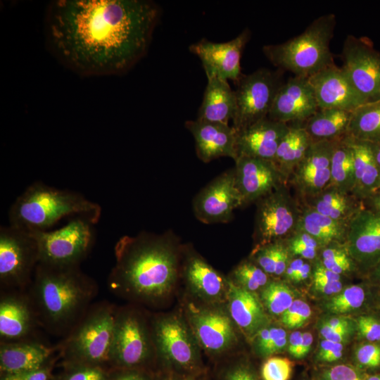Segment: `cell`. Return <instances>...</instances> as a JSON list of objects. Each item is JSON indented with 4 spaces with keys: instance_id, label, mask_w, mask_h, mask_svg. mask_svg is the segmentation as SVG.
I'll use <instances>...</instances> for the list:
<instances>
[{
    "instance_id": "6da1fadb",
    "label": "cell",
    "mask_w": 380,
    "mask_h": 380,
    "mask_svg": "<svg viewBox=\"0 0 380 380\" xmlns=\"http://www.w3.org/2000/svg\"><path fill=\"white\" fill-rule=\"evenodd\" d=\"M159 15L158 5L146 0H57L46 10V36L76 72L119 75L144 56Z\"/></svg>"
},
{
    "instance_id": "7a4b0ae2",
    "label": "cell",
    "mask_w": 380,
    "mask_h": 380,
    "mask_svg": "<svg viewBox=\"0 0 380 380\" xmlns=\"http://www.w3.org/2000/svg\"><path fill=\"white\" fill-rule=\"evenodd\" d=\"M114 254L108 286L116 295L151 303L172 290L178 270L172 234L123 236L115 243Z\"/></svg>"
},
{
    "instance_id": "3957f363",
    "label": "cell",
    "mask_w": 380,
    "mask_h": 380,
    "mask_svg": "<svg viewBox=\"0 0 380 380\" xmlns=\"http://www.w3.org/2000/svg\"><path fill=\"white\" fill-rule=\"evenodd\" d=\"M26 291L39 326L64 338L91 306L99 286L80 266L58 267L39 263Z\"/></svg>"
},
{
    "instance_id": "277c9868",
    "label": "cell",
    "mask_w": 380,
    "mask_h": 380,
    "mask_svg": "<svg viewBox=\"0 0 380 380\" xmlns=\"http://www.w3.org/2000/svg\"><path fill=\"white\" fill-rule=\"evenodd\" d=\"M101 206L77 191L36 182L17 197L8 213L9 224L34 232L47 231L67 216H82L96 223Z\"/></svg>"
},
{
    "instance_id": "5b68a950",
    "label": "cell",
    "mask_w": 380,
    "mask_h": 380,
    "mask_svg": "<svg viewBox=\"0 0 380 380\" xmlns=\"http://www.w3.org/2000/svg\"><path fill=\"white\" fill-rule=\"evenodd\" d=\"M336 25L334 13L322 15L301 34L281 44L265 45L262 51L279 70L310 77L334 63L330 42Z\"/></svg>"
},
{
    "instance_id": "8992f818",
    "label": "cell",
    "mask_w": 380,
    "mask_h": 380,
    "mask_svg": "<svg viewBox=\"0 0 380 380\" xmlns=\"http://www.w3.org/2000/svg\"><path fill=\"white\" fill-rule=\"evenodd\" d=\"M117 308L106 300L92 303L58 345L69 366L109 363Z\"/></svg>"
},
{
    "instance_id": "52a82bcc",
    "label": "cell",
    "mask_w": 380,
    "mask_h": 380,
    "mask_svg": "<svg viewBox=\"0 0 380 380\" xmlns=\"http://www.w3.org/2000/svg\"><path fill=\"white\" fill-rule=\"evenodd\" d=\"M94 224L88 217L77 216L58 229L31 232L38 245L39 263L58 267L80 266L93 247Z\"/></svg>"
},
{
    "instance_id": "ba28073f",
    "label": "cell",
    "mask_w": 380,
    "mask_h": 380,
    "mask_svg": "<svg viewBox=\"0 0 380 380\" xmlns=\"http://www.w3.org/2000/svg\"><path fill=\"white\" fill-rule=\"evenodd\" d=\"M33 234L8 224L0 227V286L2 291H26L39 264Z\"/></svg>"
},
{
    "instance_id": "9c48e42d",
    "label": "cell",
    "mask_w": 380,
    "mask_h": 380,
    "mask_svg": "<svg viewBox=\"0 0 380 380\" xmlns=\"http://www.w3.org/2000/svg\"><path fill=\"white\" fill-rule=\"evenodd\" d=\"M281 70L265 68L243 75L234 91L236 112L232 127L243 129L268 117L278 91L284 83Z\"/></svg>"
},
{
    "instance_id": "30bf717a",
    "label": "cell",
    "mask_w": 380,
    "mask_h": 380,
    "mask_svg": "<svg viewBox=\"0 0 380 380\" xmlns=\"http://www.w3.org/2000/svg\"><path fill=\"white\" fill-rule=\"evenodd\" d=\"M154 348L144 318L133 308H117L109 363L132 369L144 365Z\"/></svg>"
},
{
    "instance_id": "8fae6325",
    "label": "cell",
    "mask_w": 380,
    "mask_h": 380,
    "mask_svg": "<svg viewBox=\"0 0 380 380\" xmlns=\"http://www.w3.org/2000/svg\"><path fill=\"white\" fill-rule=\"evenodd\" d=\"M289 184H283L255 202V246L285 239L296 229L300 203L293 196Z\"/></svg>"
},
{
    "instance_id": "7c38bea8",
    "label": "cell",
    "mask_w": 380,
    "mask_h": 380,
    "mask_svg": "<svg viewBox=\"0 0 380 380\" xmlns=\"http://www.w3.org/2000/svg\"><path fill=\"white\" fill-rule=\"evenodd\" d=\"M151 334L154 348L167 365L188 373L200 369L197 341L180 317L166 315L154 319Z\"/></svg>"
},
{
    "instance_id": "4fadbf2b",
    "label": "cell",
    "mask_w": 380,
    "mask_h": 380,
    "mask_svg": "<svg viewBox=\"0 0 380 380\" xmlns=\"http://www.w3.org/2000/svg\"><path fill=\"white\" fill-rule=\"evenodd\" d=\"M342 70L367 102L380 99V51L367 37L348 34L342 49Z\"/></svg>"
},
{
    "instance_id": "5bb4252c",
    "label": "cell",
    "mask_w": 380,
    "mask_h": 380,
    "mask_svg": "<svg viewBox=\"0 0 380 380\" xmlns=\"http://www.w3.org/2000/svg\"><path fill=\"white\" fill-rule=\"evenodd\" d=\"M242 206L234 168L214 179L200 191L193 201L196 217L205 224L228 222L233 217L234 210Z\"/></svg>"
},
{
    "instance_id": "9a60e30c",
    "label": "cell",
    "mask_w": 380,
    "mask_h": 380,
    "mask_svg": "<svg viewBox=\"0 0 380 380\" xmlns=\"http://www.w3.org/2000/svg\"><path fill=\"white\" fill-rule=\"evenodd\" d=\"M250 36L251 32L246 28L230 41L218 43L203 39L191 44L189 50L200 58L207 79L238 82L243 77L241 54Z\"/></svg>"
},
{
    "instance_id": "2e32d148",
    "label": "cell",
    "mask_w": 380,
    "mask_h": 380,
    "mask_svg": "<svg viewBox=\"0 0 380 380\" xmlns=\"http://www.w3.org/2000/svg\"><path fill=\"white\" fill-rule=\"evenodd\" d=\"M335 140L312 141L293 172L289 185L293 188L300 202L317 195L329 185Z\"/></svg>"
},
{
    "instance_id": "e0dca14e",
    "label": "cell",
    "mask_w": 380,
    "mask_h": 380,
    "mask_svg": "<svg viewBox=\"0 0 380 380\" xmlns=\"http://www.w3.org/2000/svg\"><path fill=\"white\" fill-rule=\"evenodd\" d=\"M346 246L367 273L380 259V212L364 206L349 221Z\"/></svg>"
},
{
    "instance_id": "ac0fdd59",
    "label": "cell",
    "mask_w": 380,
    "mask_h": 380,
    "mask_svg": "<svg viewBox=\"0 0 380 380\" xmlns=\"http://www.w3.org/2000/svg\"><path fill=\"white\" fill-rule=\"evenodd\" d=\"M319 108L308 77H290L278 91L268 118L289 125H303Z\"/></svg>"
},
{
    "instance_id": "d6986e66",
    "label": "cell",
    "mask_w": 380,
    "mask_h": 380,
    "mask_svg": "<svg viewBox=\"0 0 380 380\" xmlns=\"http://www.w3.org/2000/svg\"><path fill=\"white\" fill-rule=\"evenodd\" d=\"M234 161L236 185L243 206L289 184L272 160L241 156Z\"/></svg>"
},
{
    "instance_id": "ffe728a7",
    "label": "cell",
    "mask_w": 380,
    "mask_h": 380,
    "mask_svg": "<svg viewBox=\"0 0 380 380\" xmlns=\"http://www.w3.org/2000/svg\"><path fill=\"white\" fill-rule=\"evenodd\" d=\"M188 317L197 343L208 352H224L236 342L234 322L224 312L190 305Z\"/></svg>"
},
{
    "instance_id": "44dd1931",
    "label": "cell",
    "mask_w": 380,
    "mask_h": 380,
    "mask_svg": "<svg viewBox=\"0 0 380 380\" xmlns=\"http://www.w3.org/2000/svg\"><path fill=\"white\" fill-rule=\"evenodd\" d=\"M308 78L319 109L338 108L353 111L367 102L354 88L341 67L335 63Z\"/></svg>"
},
{
    "instance_id": "7402d4cb",
    "label": "cell",
    "mask_w": 380,
    "mask_h": 380,
    "mask_svg": "<svg viewBox=\"0 0 380 380\" xmlns=\"http://www.w3.org/2000/svg\"><path fill=\"white\" fill-rule=\"evenodd\" d=\"M37 327L39 324L26 291H1V342L31 338Z\"/></svg>"
},
{
    "instance_id": "603a6c76",
    "label": "cell",
    "mask_w": 380,
    "mask_h": 380,
    "mask_svg": "<svg viewBox=\"0 0 380 380\" xmlns=\"http://www.w3.org/2000/svg\"><path fill=\"white\" fill-rule=\"evenodd\" d=\"M186 128L195 141L198 157L208 163L220 157L237 158L236 130L229 124L188 120Z\"/></svg>"
},
{
    "instance_id": "cb8c5ba5",
    "label": "cell",
    "mask_w": 380,
    "mask_h": 380,
    "mask_svg": "<svg viewBox=\"0 0 380 380\" xmlns=\"http://www.w3.org/2000/svg\"><path fill=\"white\" fill-rule=\"evenodd\" d=\"M289 127L267 117L236 131L237 158L244 156L272 161Z\"/></svg>"
},
{
    "instance_id": "d4e9b609",
    "label": "cell",
    "mask_w": 380,
    "mask_h": 380,
    "mask_svg": "<svg viewBox=\"0 0 380 380\" xmlns=\"http://www.w3.org/2000/svg\"><path fill=\"white\" fill-rule=\"evenodd\" d=\"M58 350L33 338L0 343V369L2 375L40 369Z\"/></svg>"
},
{
    "instance_id": "484cf974",
    "label": "cell",
    "mask_w": 380,
    "mask_h": 380,
    "mask_svg": "<svg viewBox=\"0 0 380 380\" xmlns=\"http://www.w3.org/2000/svg\"><path fill=\"white\" fill-rule=\"evenodd\" d=\"M228 280L227 299L229 316L247 337L253 338L262 328L270 324L265 308L255 293L239 286L229 279Z\"/></svg>"
},
{
    "instance_id": "4316f807",
    "label": "cell",
    "mask_w": 380,
    "mask_h": 380,
    "mask_svg": "<svg viewBox=\"0 0 380 380\" xmlns=\"http://www.w3.org/2000/svg\"><path fill=\"white\" fill-rule=\"evenodd\" d=\"M354 158L355 185L351 193L362 202L380 191V169L375 160L373 144L345 135Z\"/></svg>"
},
{
    "instance_id": "83f0119b",
    "label": "cell",
    "mask_w": 380,
    "mask_h": 380,
    "mask_svg": "<svg viewBox=\"0 0 380 380\" xmlns=\"http://www.w3.org/2000/svg\"><path fill=\"white\" fill-rule=\"evenodd\" d=\"M187 283L199 298L210 302L227 298L229 280L201 258H188L184 268Z\"/></svg>"
},
{
    "instance_id": "f1b7e54d",
    "label": "cell",
    "mask_w": 380,
    "mask_h": 380,
    "mask_svg": "<svg viewBox=\"0 0 380 380\" xmlns=\"http://www.w3.org/2000/svg\"><path fill=\"white\" fill-rule=\"evenodd\" d=\"M236 112V98L228 81L208 79L197 120L229 124Z\"/></svg>"
},
{
    "instance_id": "f546056e",
    "label": "cell",
    "mask_w": 380,
    "mask_h": 380,
    "mask_svg": "<svg viewBox=\"0 0 380 380\" xmlns=\"http://www.w3.org/2000/svg\"><path fill=\"white\" fill-rule=\"evenodd\" d=\"M300 203L331 219L348 222L365 206L351 194L330 186Z\"/></svg>"
},
{
    "instance_id": "4dcf8cb0",
    "label": "cell",
    "mask_w": 380,
    "mask_h": 380,
    "mask_svg": "<svg viewBox=\"0 0 380 380\" xmlns=\"http://www.w3.org/2000/svg\"><path fill=\"white\" fill-rule=\"evenodd\" d=\"M289 126L288 132L280 142L272 160L288 184L295 168L312 143L303 125L293 124Z\"/></svg>"
},
{
    "instance_id": "1f68e13d",
    "label": "cell",
    "mask_w": 380,
    "mask_h": 380,
    "mask_svg": "<svg viewBox=\"0 0 380 380\" xmlns=\"http://www.w3.org/2000/svg\"><path fill=\"white\" fill-rule=\"evenodd\" d=\"M348 227V222L331 219L300 203V215L296 231L310 234L322 247L331 243H345Z\"/></svg>"
},
{
    "instance_id": "d6a6232c",
    "label": "cell",
    "mask_w": 380,
    "mask_h": 380,
    "mask_svg": "<svg viewBox=\"0 0 380 380\" xmlns=\"http://www.w3.org/2000/svg\"><path fill=\"white\" fill-rule=\"evenodd\" d=\"M352 112L338 108L318 109L303 125L313 142L333 141L346 135Z\"/></svg>"
},
{
    "instance_id": "836d02e7",
    "label": "cell",
    "mask_w": 380,
    "mask_h": 380,
    "mask_svg": "<svg viewBox=\"0 0 380 380\" xmlns=\"http://www.w3.org/2000/svg\"><path fill=\"white\" fill-rule=\"evenodd\" d=\"M346 135L372 144H380V99L367 102L352 112Z\"/></svg>"
},
{
    "instance_id": "e575fe53",
    "label": "cell",
    "mask_w": 380,
    "mask_h": 380,
    "mask_svg": "<svg viewBox=\"0 0 380 380\" xmlns=\"http://www.w3.org/2000/svg\"><path fill=\"white\" fill-rule=\"evenodd\" d=\"M355 185L354 158L345 136L334 141L328 186L351 194Z\"/></svg>"
},
{
    "instance_id": "d590c367",
    "label": "cell",
    "mask_w": 380,
    "mask_h": 380,
    "mask_svg": "<svg viewBox=\"0 0 380 380\" xmlns=\"http://www.w3.org/2000/svg\"><path fill=\"white\" fill-rule=\"evenodd\" d=\"M253 261L269 276H283L293 258L285 239L255 246L252 253Z\"/></svg>"
},
{
    "instance_id": "8d00e7d4",
    "label": "cell",
    "mask_w": 380,
    "mask_h": 380,
    "mask_svg": "<svg viewBox=\"0 0 380 380\" xmlns=\"http://www.w3.org/2000/svg\"><path fill=\"white\" fill-rule=\"evenodd\" d=\"M293 290L284 282L270 281L260 293V300L267 312L281 315L295 300Z\"/></svg>"
},
{
    "instance_id": "74e56055",
    "label": "cell",
    "mask_w": 380,
    "mask_h": 380,
    "mask_svg": "<svg viewBox=\"0 0 380 380\" xmlns=\"http://www.w3.org/2000/svg\"><path fill=\"white\" fill-rule=\"evenodd\" d=\"M318 259L326 268L340 275L350 274L358 269L346 243H331L322 247Z\"/></svg>"
},
{
    "instance_id": "f35d334b",
    "label": "cell",
    "mask_w": 380,
    "mask_h": 380,
    "mask_svg": "<svg viewBox=\"0 0 380 380\" xmlns=\"http://www.w3.org/2000/svg\"><path fill=\"white\" fill-rule=\"evenodd\" d=\"M367 298L366 289L360 284H353L342 289L325 303V308L334 314H346L363 306Z\"/></svg>"
},
{
    "instance_id": "ab89813d",
    "label": "cell",
    "mask_w": 380,
    "mask_h": 380,
    "mask_svg": "<svg viewBox=\"0 0 380 380\" xmlns=\"http://www.w3.org/2000/svg\"><path fill=\"white\" fill-rule=\"evenodd\" d=\"M256 353L261 357H269L282 352L288 346L286 331L270 324L262 328L252 338Z\"/></svg>"
},
{
    "instance_id": "60d3db41",
    "label": "cell",
    "mask_w": 380,
    "mask_h": 380,
    "mask_svg": "<svg viewBox=\"0 0 380 380\" xmlns=\"http://www.w3.org/2000/svg\"><path fill=\"white\" fill-rule=\"evenodd\" d=\"M269 277L253 260H246L234 268L229 279L239 286L254 293L262 290L271 281Z\"/></svg>"
},
{
    "instance_id": "b9f144b4",
    "label": "cell",
    "mask_w": 380,
    "mask_h": 380,
    "mask_svg": "<svg viewBox=\"0 0 380 380\" xmlns=\"http://www.w3.org/2000/svg\"><path fill=\"white\" fill-rule=\"evenodd\" d=\"M285 241L292 257L301 258L308 261L317 259L322 248L316 239L303 231H295Z\"/></svg>"
},
{
    "instance_id": "7bdbcfd3",
    "label": "cell",
    "mask_w": 380,
    "mask_h": 380,
    "mask_svg": "<svg viewBox=\"0 0 380 380\" xmlns=\"http://www.w3.org/2000/svg\"><path fill=\"white\" fill-rule=\"evenodd\" d=\"M293 363L286 357H271L262 365V380H289L293 372Z\"/></svg>"
},
{
    "instance_id": "ee69618b",
    "label": "cell",
    "mask_w": 380,
    "mask_h": 380,
    "mask_svg": "<svg viewBox=\"0 0 380 380\" xmlns=\"http://www.w3.org/2000/svg\"><path fill=\"white\" fill-rule=\"evenodd\" d=\"M311 315L312 310L310 305L302 300L295 299L281 315V321L289 329H298L305 324Z\"/></svg>"
},
{
    "instance_id": "f6af8a7d",
    "label": "cell",
    "mask_w": 380,
    "mask_h": 380,
    "mask_svg": "<svg viewBox=\"0 0 380 380\" xmlns=\"http://www.w3.org/2000/svg\"><path fill=\"white\" fill-rule=\"evenodd\" d=\"M357 364L365 369H376L380 367V343L365 342L359 345L355 352Z\"/></svg>"
},
{
    "instance_id": "bcb514c9",
    "label": "cell",
    "mask_w": 380,
    "mask_h": 380,
    "mask_svg": "<svg viewBox=\"0 0 380 380\" xmlns=\"http://www.w3.org/2000/svg\"><path fill=\"white\" fill-rule=\"evenodd\" d=\"M356 331L359 336L368 342H380V319L365 315L357 317L355 320Z\"/></svg>"
},
{
    "instance_id": "7dc6e473",
    "label": "cell",
    "mask_w": 380,
    "mask_h": 380,
    "mask_svg": "<svg viewBox=\"0 0 380 380\" xmlns=\"http://www.w3.org/2000/svg\"><path fill=\"white\" fill-rule=\"evenodd\" d=\"M63 380H108L105 370L99 365H80L70 366Z\"/></svg>"
},
{
    "instance_id": "c3c4849f",
    "label": "cell",
    "mask_w": 380,
    "mask_h": 380,
    "mask_svg": "<svg viewBox=\"0 0 380 380\" xmlns=\"http://www.w3.org/2000/svg\"><path fill=\"white\" fill-rule=\"evenodd\" d=\"M366 375L355 367L347 365H337L325 369L320 380H365Z\"/></svg>"
},
{
    "instance_id": "681fc988",
    "label": "cell",
    "mask_w": 380,
    "mask_h": 380,
    "mask_svg": "<svg viewBox=\"0 0 380 380\" xmlns=\"http://www.w3.org/2000/svg\"><path fill=\"white\" fill-rule=\"evenodd\" d=\"M343 343L323 339L319 346L317 360L323 362H334L343 355Z\"/></svg>"
},
{
    "instance_id": "f907efd6",
    "label": "cell",
    "mask_w": 380,
    "mask_h": 380,
    "mask_svg": "<svg viewBox=\"0 0 380 380\" xmlns=\"http://www.w3.org/2000/svg\"><path fill=\"white\" fill-rule=\"evenodd\" d=\"M50 369L44 366L35 370L4 374L1 380H50Z\"/></svg>"
},
{
    "instance_id": "816d5d0a",
    "label": "cell",
    "mask_w": 380,
    "mask_h": 380,
    "mask_svg": "<svg viewBox=\"0 0 380 380\" xmlns=\"http://www.w3.org/2000/svg\"><path fill=\"white\" fill-rule=\"evenodd\" d=\"M313 289L326 296H334L343 289L341 281L312 280Z\"/></svg>"
},
{
    "instance_id": "f5cc1de1",
    "label": "cell",
    "mask_w": 380,
    "mask_h": 380,
    "mask_svg": "<svg viewBox=\"0 0 380 380\" xmlns=\"http://www.w3.org/2000/svg\"><path fill=\"white\" fill-rule=\"evenodd\" d=\"M224 380H258V379L249 367L237 365L227 372Z\"/></svg>"
},
{
    "instance_id": "db71d44e",
    "label": "cell",
    "mask_w": 380,
    "mask_h": 380,
    "mask_svg": "<svg viewBox=\"0 0 380 380\" xmlns=\"http://www.w3.org/2000/svg\"><path fill=\"white\" fill-rule=\"evenodd\" d=\"M303 339V332L295 331L292 332L288 339V351L291 355L296 357Z\"/></svg>"
},
{
    "instance_id": "11a10c76",
    "label": "cell",
    "mask_w": 380,
    "mask_h": 380,
    "mask_svg": "<svg viewBox=\"0 0 380 380\" xmlns=\"http://www.w3.org/2000/svg\"><path fill=\"white\" fill-rule=\"evenodd\" d=\"M306 260L298 257H293L290 260L283 276L287 280L293 281L297 272L301 267Z\"/></svg>"
},
{
    "instance_id": "9f6ffc18",
    "label": "cell",
    "mask_w": 380,
    "mask_h": 380,
    "mask_svg": "<svg viewBox=\"0 0 380 380\" xmlns=\"http://www.w3.org/2000/svg\"><path fill=\"white\" fill-rule=\"evenodd\" d=\"M313 343L312 334L309 331L303 333V339L300 344V347L298 352L296 358H303L307 355V354L311 350V347Z\"/></svg>"
},
{
    "instance_id": "6f0895ef",
    "label": "cell",
    "mask_w": 380,
    "mask_h": 380,
    "mask_svg": "<svg viewBox=\"0 0 380 380\" xmlns=\"http://www.w3.org/2000/svg\"><path fill=\"white\" fill-rule=\"evenodd\" d=\"M312 266L310 263V261L305 260L299 270L297 272L294 277L293 281L301 282L307 280L309 277H312Z\"/></svg>"
},
{
    "instance_id": "680465c9",
    "label": "cell",
    "mask_w": 380,
    "mask_h": 380,
    "mask_svg": "<svg viewBox=\"0 0 380 380\" xmlns=\"http://www.w3.org/2000/svg\"><path fill=\"white\" fill-rule=\"evenodd\" d=\"M367 274L369 281L374 285L380 286V259Z\"/></svg>"
},
{
    "instance_id": "91938a15",
    "label": "cell",
    "mask_w": 380,
    "mask_h": 380,
    "mask_svg": "<svg viewBox=\"0 0 380 380\" xmlns=\"http://www.w3.org/2000/svg\"><path fill=\"white\" fill-rule=\"evenodd\" d=\"M112 380H148L144 376L137 372H128L118 375Z\"/></svg>"
},
{
    "instance_id": "94428289",
    "label": "cell",
    "mask_w": 380,
    "mask_h": 380,
    "mask_svg": "<svg viewBox=\"0 0 380 380\" xmlns=\"http://www.w3.org/2000/svg\"><path fill=\"white\" fill-rule=\"evenodd\" d=\"M366 201L368 202L370 208L380 212V191Z\"/></svg>"
},
{
    "instance_id": "6125c7cd",
    "label": "cell",
    "mask_w": 380,
    "mask_h": 380,
    "mask_svg": "<svg viewBox=\"0 0 380 380\" xmlns=\"http://www.w3.org/2000/svg\"><path fill=\"white\" fill-rule=\"evenodd\" d=\"M374 155L376 164L380 169V144H373Z\"/></svg>"
},
{
    "instance_id": "be15d7a7",
    "label": "cell",
    "mask_w": 380,
    "mask_h": 380,
    "mask_svg": "<svg viewBox=\"0 0 380 380\" xmlns=\"http://www.w3.org/2000/svg\"><path fill=\"white\" fill-rule=\"evenodd\" d=\"M365 380H380V374L370 376H366Z\"/></svg>"
},
{
    "instance_id": "e7e4bbea",
    "label": "cell",
    "mask_w": 380,
    "mask_h": 380,
    "mask_svg": "<svg viewBox=\"0 0 380 380\" xmlns=\"http://www.w3.org/2000/svg\"><path fill=\"white\" fill-rule=\"evenodd\" d=\"M179 380H194V379H190V378H186V379H179Z\"/></svg>"
},
{
    "instance_id": "03108f58",
    "label": "cell",
    "mask_w": 380,
    "mask_h": 380,
    "mask_svg": "<svg viewBox=\"0 0 380 380\" xmlns=\"http://www.w3.org/2000/svg\"><path fill=\"white\" fill-rule=\"evenodd\" d=\"M378 303H379V308H380V297H379V299Z\"/></svg>"
}]
</instances>
